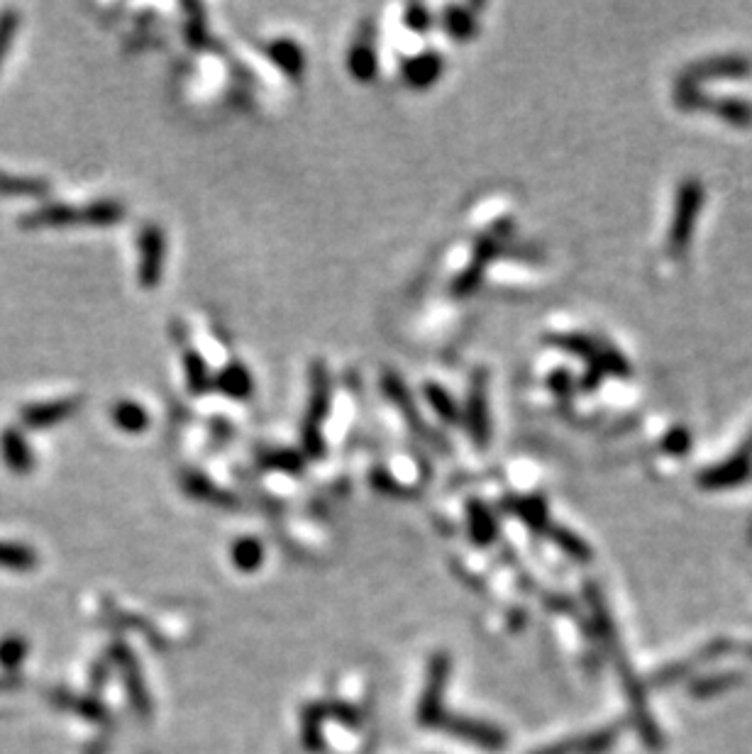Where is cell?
Returning a JSON list of instances; mask_svg holds the SVG:
<instances>
[{
	"label": "cell",
	"mask_w": 752,
	"mask_h": 754,
	"mask_svg": "<svg viewBox=\"0 0 752 754\" xmlns=\"http://www.w3.org/2000/svg\"><path fill=\"white\" fill-rule=\"evenodd\" d=\"M440 728H445L452 735H460L469 742H477V745L486 747V750H499V747H503V735L496 728H489V725L472 723V720H445V723H440Z\"/></svg>",
	"instance_id": "cell-2"
},
{
	"label": "cell",
	"mask_w": 752,
	"mask_h": 754,
	"mask_svg": "<svg viewBox=\"0 0 752 754\" xmlns=\"http://www.w3.org/2000/svg\"><path fill=\"white\" fill-rule=\"evenodd\" d=\"M408 18L423 20V8H413V10H411V15H408ZM406 22H408V25H411V27H418V30H420V27H423V25H420V22H413V20H406Z\"/></svg>",
	"instance_id": "cell-9"
},
{
	"label": "cell",
	"mask_w": 752,
	"mask_h": 754,
	"mask_svg": "<svg viewBox=\"0 0 752 754\" xmlns=\"http://www.w3.org/2000/svg\"><path fill=\"white\" fill-rule=\"evenodd\" d=\"M435 76H438V57H418L408 69V81L416 83V86L433 81Z\"/></svg>",
	"instance_id": "cell-5"
},
{
	"label": "cell",
	"mask_w": 752,
	"mask_h": 754,
	"mask_svg": "<svg viewBox=\"0 0 752 754\" xmlns=\"http://www.w3.org/2000/svg\"><path fill=\"white\" fill-rule=\"evenodd\" d=\"M225 391L232 393L235 398H245L250 393V376H247L245 367H230L225 369Z\"/></svg>",
	"instance_id": "cell-4"
},
{
	"label": "cell",
	"mask_w": 752,
	"mask_h": 754,
	"mask_svg": "<svg viewBox=\"0 0 752 754\" xmlns=\"http://www.w3.org/2000/svg\"><path fill=\"white\" fill-rule=\"evenodd\" d=\"M118 418H120V425H125V428H140V425H145V413L135 406L120 408Z\"/></svg>",
	"instance_id": "cell-8"
},
{
	"label": "cell",
	"mask_w": 752,
	"mask_h": 754,
	"mask_svg": "<svg viewBox=\"0 0 752 754\" xmlns=\"http://www.w3.org/2000/svg\"><path fill=\"white\" fill-rule=\"evenodd\" d=\"M27 654L25 642L20 637H8V640L0 642V664L3 667H18L20 659Z\"/></svg>",
	"instance_id": "cell-6"
},
{
	"label": "cell",
	"mask_w": 752,
	"mask_h": 754,
	"mask_svg": "<svg viewBox=\"0 0 752 754\" xmlns=\"http://www.w3.org/2000/svg\"><path fill=\"white\" fill-rule=\"evenodd\" d=\"M445 674H447V662L438 659L433 662L430 669L428 689L423 693V706H420V723L423 725H438L440 723V698L442 689H445Z\"/></svg>",
	"instance_id": "cell-1"
},
{
	"label": "cell",
	"mask_w": 752,
	"mask_h": 754,
	"mask_svg": "<svg viewBox=\"0 0 752 754\" xmlns=\"http://www.w3.org/2000/svg\"><path fill=\"white\" fill-rule=\"evenodd\" d=\"M0 564L13 569H30L35 564V554L13 545H0Z\"/></svg>",
	"instance_id": "cell-3"
},
{
	"label": "cell",
	"mask_w": 752,
	"mask_h": 754,
	"mask_svg": "<svg viewBox=\"0 0 752 754\" xmlns=\"http://www.w3.org/2000/svg\"><path fill=\"white\" fill-rule=\"evenodd\" d=\"M750 657H752V647H750Z\"/></svg>",
	"instance_id": "cell-10"
},
{
	"label": "cell",
	"mask_w": 752,
	"mask_h": 754,
	"mask_svg": "<svg viewBox=\"0 0 752 754\" xmlns=\"http://www.w3.org/2000/svg\"><path fill=\"white\" fill-rule=\"evenodd\" d=\"M262 559V545L252 540H242L235 545V562L240 564L242 569H252L254 564Z\"/></svg>",
	"instance_id": "cell-7"
}]
</instances>
